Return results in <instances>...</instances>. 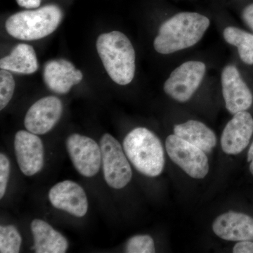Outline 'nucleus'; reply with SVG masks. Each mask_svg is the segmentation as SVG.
<instances>
[{
  "label": "nucleus",
  "instance_id": "26",
  "mask_svg": "<svg viewBox=\"0 0 253 253\" xmlns=\"http://www.w3.org/2000/svg\"><path fill=\"white\" fill-rule=\"evenodd\" d=\"M18 4L26 9H36L41 6V0H16Z\"/></svg>",
  "mask_w": 253,
  "mask_h": 253
},
{
  "label": "nucleus",
  "instance_id": "3",
  "mask_svg": "<svg viewBox=\"0 0 253 253\" xmlns=\"http://www.w3.org/2000/svg\"><path fill=\"white\" fill-rule=\"evenodd\" d=\"M126 157L136 170L149 177L162 173L165 154L162 143L154 133L145 127L131 130L123 141Z\"/></svg>",
  "mask_w": 253,
  "mask_h": 253
},
{
  "label": "nucleus",
  "instance_id": "9",
  "mask_svg": "<svg viewBox=\"0 0 253 253\" xmlns=\"http://www.w3.org/2000/svg\"><path fill=\"white\" fill-rule=\"evenodd\" d=\"M14 151L18 166L26 176L41 172L44 166V146L41 138L29 131H18L15 136Z\"/></svg>",
  "mask_w": 253,
  "mask_h": 253
},
{
  "label": "nucleus",
  "instance_id": "14",
  "mask_svg": "<svg viewBox=\"0 0 253 253\" xmlns=\"http://www.w3.org/2000/svg\"><path fill=\"white\" fill-rule=\"evenodd\" d=\"M43 78L47 87L56 94H67L71 88L79 84L83 73L66 59L51 60L44 65Z\"/></svg>",
  "mask_w": 253,
  "mask_h": 253
},
{
  "label": "nucleus",
  "instance_id": "2",
  "mask_svg": "<svg viewBox=\"0 0 253 253\" xmlns=\"http://www.w3.org/2000/svg\"><path fill=\"white\" fill-rule=\"evenodd\" d=\"M96 49L110 78L120 85L132 81L135 73V51L130 41L120 31L98 38Z\"/></svg>",
  "mask_w": 253,
  "mask_h": 253
},
{
  "label": "nucleus",
  "instance_id": "18",
  "mask_svg": "<svg viewBox=\"0 0 253 253\" xmlns=\"http://www.w3.org/2000/svg\"><path fill=\"white\" fill-rule=\"evenodd\" d=\"M0 68L22 74L34 73L38 69L36 51L29 44H18L11 54L0 60Z\"/></svg>",
  "mask_w": 253,
  "mask_h": 253
},
{
  "label": "nucleus",
  "instance_id": "7",
  "mask_svg": "<svg viewBox=\"0 0 253 253\" xmlns=\"http://www.w3.org/2000/svg\"><path fill=\"white\" fill-rule=\"evenodd\" d=\"M206 71V65L201 61L182 63L165 83V92L179 102L189 101L199 87Z\"/></svg>",
  "mask_w": 253,
  "mask_h": 253
},
{
  "label": "nucleus",
  "instance_id": "1",
  "mask_svg": "<svg viewBox=\"0 0 253 253\" xmlns=\"http://www.w3.org/2000/svg\"><path fill=\"white\" fill-rule=\"evenodd\" d=\"M206 16L194 12H181L163 23L155 39V49L169 54L195 45L210 26Z\"/></svg>",
  "mask_w": 253,
  "mask_h": 253
},
{
  "label": "nucleus",
  "instance_id": "15",
  "mask_svg": "<svg viewBox=\"0 0 253 253\" xmlns=\"http://www.w3.org/2000/svg\"><path fill=\"white\" fill-rule=\"evenodd\" d=\"M212 230L225 241H253V218L244 213L230 211L216 218Z\"/></svg>",
  "mask_w": 253,
  "mask_h": 253
},
{
  "label": "nucleus",
  "instance_id": "21",
  "mask_svg": "<svg viewBox=\"0 0 253 253\" xmlns=\"http://www.w3.org/2000/svg\"><path fill=\"white\" fill-rule=\"evenodd\" d=\"M15 89V81L7 70L0 71V110H3L11 101Z\"/></svg>",
  "mask_w": 253,
  "mask_h": 253
},
{
  "label": "nucleus",
  "instance_id": "22",
  "mask_svg": "<svg viewBox=\"0 0 253 253\" xmlns=\"http://www.w3.org/2000/svg\"><path fill=\"white\" fill-rule=\"evenodd\" d=\"M125 251L127 253H154L156 251L154 239L149 235L132 236L126 242Z\"/></svg>",
  "mask_w": 253,
  "mask_h": 253
},
{
  "label": "nucleus",
  "instance_id": "27",
  "mask_svg": "<svg viewBox=\"0 0 253 253\" xmlns=\"http://www.w3.org/2000/svg\"><path fill=\"white\" fill-rule=\"evenodd\" d=\"M248 162L250 163V171L253 175V141L248 153Z\"/></svg>",
  "mask_w": 253,
  "mask_h": 253
},
{
  "label": "nucleus",
  "instance_id": "6",
  "mask_svg": "<svg viewBox=\"0 0 253 253\" xmlns=\"http://www.w3.org/2000/svg\"><path fill=\"white\" fill-rule=\"evenodd\" d=\"M168 156L191 177L204 179L209 172L208 158L203 150L190 144L175 134L166 141Z\"/></svg>",
  "mask_w": 253,
  "mask_h": 253
},
{
  "label": "nucleus",
  "instance_id": "23",
  "mask_svg": "<svg viewBox=\"0 0 253 253\" xmlns=\"http://www.w3.org/2000/svg\"><path fill=\"white\" fill-rule=\"evenodd\" d=\"M10 162L6 155L0 154V199H2L6 192L9 181Z\"/></svg>",
  "mask_w": 253,
  "mask_h": 253
},
{
  "label": "nucleus",
  "instance_id": "8",
  "mask_svg": "<svg viewBox=\"0 0 253 253\" xmlns=\"http://www.w3.org/2000/svg\"><path fill=\"white\" fill-rule=\"evenodd\" d=\"M66 145L73 166L81 175L92 177L97 174L102 159L101 148L94 139L73 134L68 136Z\"/></svg>",
  "mask_w": 253,
  "mask_h": 253
},
{
  "label": "nucleus",
  "instance_id": "16",
  "mask_svg": "<svg viewBox=\"0 0 253 253\" xmlns=\"http://www.w3.org/2000/svg\"><path fill=\"white\" fill-rule=\"evenodd\" d=\"M34 245L31 248L37 253H64L68 248L67 239L55 230L45 221L34 219L31 222Z\"/></svg>",
  "mask_w": 253,
  "mask_h": 253
},
{
  "label": "nucleus",
  "instance_id": "11",
  "mask_svg": "<svg viewBox=\"0 0 253 253\" xmlns=\"http://www.w3.org/2000/svg\"><path fill=\"white\" fill-rule=\"evenodd\" d=\"M221 86L226 109L231 114L246 111L251 107L252 93L235 66L229 65L223 69Z\"/></svg>",
  "mask_w": 253,
  "mask_h": 253
},
{
  "label": "nucleus",
  "instance_id": "12",
  "mask_svg": "<svg viewBox=\"0 0 253 253\" xmlns=\"http://www.w3.org/2000/svg\"><path fill=\"white\" fill-rule=\"evenodd\" d=\"M49 199L53 207L66 211L75 217H84L87 212L85 191L74 181L66 180L57 183L50 189Z\"/></svg>",
  "mask_w": 253,
  "mask_h": 253
},
{
  "label": "nucleus",
  "instance_id": "17",
  "mask_svg": "<svg viewBox=\"0 0 253 253\" xmlns=\"http://www.w3.org/2000/svg\"><path fill=\"white\" fill-rule=\"evenodd\" d=\"M174 133L190 144L197 146L206 154H210L217 144V137L212 129L197 121H187L176 125Z\"/></svg>",
  "mask_w": 253,
  "mask_h": 253
},
{
  "label": "nucleus",
  "instance_id": "13",
  "mask_svg": "<svg viewBox=\"0 0 253 253\" xmlns=\"http://www.w3.org/2000/svg\"><path fill=\"white\" fill-rule=\"evenodd\" d=\"M253 134L252 116L246 111L236 113L223 130L221 149L226 154H239L247 147Z\"/></svg>",
  "mask_w": 253,
  "mask_h": 253
},
{
  "label": "nucleus",
  "instance_id": "19",
  "mask_svg": "<svg viewBox=\"0 0 253 253\" xmlns=\"http://www.w3.org/2000/svg\"><path fill=\"white\" fill-rule=\"evenodd\" d=\"M226 42L238 48L240 58L246 64L253 65V35L240 28H226L224 33Z\"/></svg>",
  "mask_w": 253,
  "mask_h": 253
},
{
  "label": "nucleus",
  "instance_id": "20",
  "mask_svg": "<svg viewBox=\"0 0 253 253\" xmlns=\"http://www.w3.org/2000/svg\"><path fill=\"white\" fill-rule=\"evenodd\" d=\"M22 238L14 225L0 226V253H18Z\"/></svg>",
  "mask_w": 253,
  "mask_h": 253
},
{
  "label": "nucleus",
  "instance_id": "4",
  "mask_svg": "<svg viewBox=\"0 0 253 253\" xmlns=\"http://www.w3.org/2000/svg\"><path fill=\"white\" fill-rule=\"evenodd\" d=\"M63 14L56 5H46L10 16L5 23L10 36L21 41H36L49 36L59 27Z\"/></svg>",
  "mask_w": 253,
  "mask_h": 253
},
{
  "label": "nucleus",
  "instance_id": "5",
  "mask_svg": "<svg viewBox=\"0 0 253 253\" xmlns=\"http://www.w3.org/2000/svg\"><path fill=\"white\" fill-rule=\"evenodd\" d=\"M100 148L105 181L113 189H123L132 177V171L124 149L119 141L108 133L101 137Z\"/></svg>",
  "mask_w": 253,
  "mask_h": 253
},
{
  "label": "nucleus",
  "instance_id": "24",
  "mask_svg": "<svg viewBox=\"0 0 253 253\" xmlns=\"http://www.w3.org/2000/svg\"><path fill=\"white\" fill-rule=\"evenodd\" d=\"M233 252L234 253H253V241H239V243L234 246Z\"/></svg>",
  "mask_w": 253,
  "mask_h": 253
},
{
  "label": "nucleus",
  "instance_id": "25",
  "mask_svg": "<svg viewBox=\"0 0 253 253\" xmlns=\"http://www.w3.org/2000/svg\"><path fill=\"white\" fill-rule=\"evenodd\" d=\"M242 17L246 25L253 31V4L245 8L243 11Z\"/></svg>",
  "mask_w": 253,
  "mask_h": 253
},
{
  "label": "nucleus",
  "instance_id": "10",
  "mask_svg": "<svg viewBox=\"0 0 253 253\" xmlns=\"http://www.w3.org/2000/svg\"><path fill=\"white\" fill-rule=\"evenodd\" d=\"M63 113V104L59 98L46 96L36 101L28 110L24 126L30 132L44 134L59 122Z\"/></svg>",
  "mask_w": 253,
  "mask_h": 253
}]
</instances>
